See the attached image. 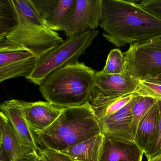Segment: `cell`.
<instances>
[{"instance_id": "cell-1", "label": "cell", "mask_w": 161, "mask_h": 161, "mask_svg": "<svg viewBox=\"0 0 161 161\" xmlns=\"http://www.w3.org/2000/svg\"><path fill=\"white\" fill-rule=\"evenodd\" d=\"M100 26L105 39L117 47L161 35V20L132 1L103 0Z\"/></svg>"}, {"instance_id": "cell-2", "label": "cell", "mask_w": 161, "mask_h": 161, "mask_svg": "<svg viewBox=\"0 0 161 161\" xmlns=\"http://www.w3.org/2000/svg\"><path fill=\"white\" fill-rule=\"evenodd\" d=\"M96 71L77 62L56 69L39 86L48 102L60 108L81 106L89 102L95 89Z\"/></svg>"}, {"instance_id": "cell-3", "label": "cell", "mask_w": 161, "mask_h": 161, "mask_svg": "<svg viewBox=\"0 0 161 161\" xmlns=\"http://www.w3.org/2000/svg\"><path fill=\"white\" fill-rule=\"evenodd\" d=\"M101 134L98 121L88 102L81 106L64 108L50 127L35 135L37 144L43 147L41 151L62 152Z\"/></svg>"}, {"instance_id": "cell-4", "label": "cell", "mask_w": 161, "mask_h": 161, "mask_svg": "<svg viewBox=\"0 0 161 161\" xmlns=\"http://www.w3.org/2000/svg\"><path fill=\"white\" fill-rule=\"evenodd\" d=\"M17 24L5 38L28 51L37 60L64 42L44 22L32 0H10Z\"/></svg>"}, {"instance_id": "cell-5", "label": "cell", "mask_w": 161, "mask_h": 161, "mask_svg": "<svg viewBox=\"0 0 161 161\" xmlns=\"http://www.w3.org/2000/svg\"><path fill=\"white\" fill-rule=\"evenodd\" d=\"M98 34V31L94 30L67 38L37 60L33 71L27 79L35 84L41 85L56 69L78 62V58L85 53Z\"/></svg>"}, {"instance_id": "cell-6", "label": "cell", "mask_w": 161, "mask_h": 161, "mask_svg": "<svg viewBox=\"0 0 161 161\" xmlns=\"http://www.w3.org/2000/svg\"><path fill=\"white\" fill-rule=\"evenodd\" d=\"M95 89L89 99L92 108L139 91V80L125 75L95 73Z\"/></svg>"}, {"instance_id": "cell-7", "label": "cell", "mask_w": 161, "mask_h": 161, "mask_svg": "<svg viewBox=\"0 0 161 161\" xmlns=\"http://www.w3.org/2000/svg\"><path fill=\"white\" fill-rule=\"evenodd\" d=\"M123 54L124 75L144 80L161 73V48L135 44Z\"/></svg>"}, {"instance_id": "cell-8", "label": "cell", "mask_w": 161, "mask_h": 161, "mask_svg": "<svg viewBox=\"0 0 161 161\" xmlns=\"http://www.w3.org/2000/svg\"><path fill=\"white\" fill-rule=\"evenodd\" d=\"M37 59L31 53L6 38L0 40V82L17 77L27 79L36 66Z\"/></svg>"}, {"instance_id": "cell-9", "label": "cell", "mask_w": 161, "mask_h": 161, "mask_svg": "<svg viewBox=\"0 0 161 161\" xmlns=\"http://www.w3.org/2000/svg\"><path fill=\"white\" fill-rule=\"evenodd\" d=\"M102 8L103 0H77L73 17L64 31L67 38L97 29L101 21Z\"/></svg>"}, {"instance_id": "cell-10", "label": "cell", "mask_w": 161, "mask_h": 161, "mask_svg": "<svg viewBox=\"0 0 161 161\" xmlns=\"http://www.w3.org/2000/svg\"><path fill=\"white\" fill-rule=\"evenodd\" d=\"M133 99L125 107L98 120L102 134L116 139L135 142L132 130Z\"/></svg>"}, {"instance_id": "cell-11", "label": "cell", "mask_w": 161, "mask_h": 161, "mask_svg": "<svg viewBox=\"0 0 161 161\" xmlns=\"http://www.w3.org/2000/svg\"><path fill=\"white\" fill-rule=\"evenodd\" d=\"M21 103L26 121L35 134L43 131L50 127L64 109L47 101L27 102L21 101Z\"/></svg>"}, {"instance_id": "cell-12", "label": "cell", "mask_w": 161, "mask_h": 161, "mask_svg": "<svg viewBox=\"0 0 161 161\" xmlns=\"http://www.w3.org/2000/svg\"><path fill=\"white\" fill-rule=\"evenodd\" d=\"M143 154L135 142L104 136L98 161H142Z\"/></svg>"}, {"instance_id": "cell-13", "label": "cell", "mask_w": 161, "mask_h": 161, "mask_svg": "<svg viewBox=\"0 0 161 161\" xmlns=\"http://www.w3.org/2000/svg\"><path fill=\"white\" fill-rule=\"evenodd\" d=\"M1 112L9 119L22 142L35 153L39 154L40 149L35 135L28 125L24 117L21 101L12 99L2 103Z\"/></svg>"}, {"instance_id": "cell-14", "label": "cell", "mask_w": 161, "mask_h": 161, "mask_svg": "<svg viewBox=\"0 0 161 161\" xmlns=\"http://www.w3.org/2000/svg\"><path fill=\"white\" fill-rule=\"evenodd\" d=\"M0 117L1 158L14 161L20 156L34 153L22 142L9 119L2 112Z\"/></svg>"}, {"instance_id": "cell-15", "label": "cell", "mask_w": 161, "mask_h": 161, "mask_svg": "<svg viewBox=\"0 0 161 161\" xmlns=\"http://www.w3.org/2000/svg\"><path fill=\"white\" fill-rule=\"evenodd\" d=\"M77 0H50L42 19L53 31H64L72 19Z\"/></svg>"}, {"instance_id": "cell-16", "label": "cell", "mask_w": 161, "mask_h": 161, "mask_svg": "<svg viewBox=\"0 0 161 161\" xmlns=\"http://www.w3.org/2000/svg\"><path fill=\"white\" fill-rule=\"evenodd\" d=\"M159 129V109L157 101L139 122L135 142L145 151L155 140Z\"/></svg>"}, {"instance_id": "cell-17", "label": "cell", "mask_w": 161, "mask_h": 161, "mask_svg": "<svg viewBox=\"0 0 161 161\" xmlns=\"http://www.w3.org/2000/svg\"><path fill=\"white\" fill-rule=\"evenodd\" d=\"M104 136L101 134L60 152L75 161H98Z\"/></svg>"}, {"instance_id": "cell-18", "label": "cell", "mask_w": 161, "mask_h": 161, "mask_svg": "<svg viewBox=\"0 0 161 161\" xmlns=\"http://www.w3.org/2000/svg\"><path fill=\"white\" fill-rule=\"evenodd\" d=\"M156 102L157 100L153 98L139 94L133 98L132 114L133 133L134 138L139 122Z\"/></svg>"}, {"instance_id": "cell-19", "label": "cell", "mask_w": 161, "mask_h": 161, "mask_svg": "<svg viewBox=\"0 0 161 161\" xmlns=\"http://www.w3.org/2000/svg\"><path fill=\"white\" fill-rule=\"evenodd\" d=\"M0 40L5 38L17 24L16 14L10 0L0 1Z\"/></svg>"}, {"instance_id": "cell-20", "label": "cell", "mask_w": 161, "mask_h": 161, "mask_svg": "<svg viewBox=\"0 0 161 161\" xmlns=\"http://www.w3.org/2000/svg\"><path fill=\"white\" fill-rule=\"evenodd\" d=\"M138 94V93L129 94L99 107L92 108L97 119V120H99L103 118L109 116L114 114L119 110L125 107Z\"/></svg>"}, {"instance_id": "cell-21", "label": "cell", "mask_w": 161, "mask_h": 161, "mask_svg": "<svg viewBox=\"0 0 161 161\" xmlns=\"http://www.w3.org/2000/svg\"><path fill=\"white\" fill-rule=\"evenodd\" d=\"M125 59L124 54L119 49H114L109 53L105 66L101 73L105 74L124 75Z\"/></svg>"}, {"instance_id": "cell-22", "label": "cell", "mask_w": 161, "mask_h": 161, "mask_svg": "<svg viewBox=\"0 0 161 161\" xmlns=\"http://www.w3.org/2000/svg\"><path fill=\"white\" fill-rule=\"evenodd\" d=\"M139 86L138 94L161 101V85L139 80Z\"/></svg>"}, {"instance_id": "cell-23", "label": "cell", "mask_w": 161, "mask_h": 161, "mask_svg": "<svg viewBox=\"0 0 161 161\" xmlns=\"http://www.w3.org/2000/svg\"><path fill=\"white\" fill-rule=\"evenodd\" d=\"M157 103L159 109V132L154 141L144 151L147 159L161 153V101H157Z\"/></svg>"}, {"instance_id": "cell-24", "label": "cell", "mask_w": 161, "mask_h": 161, "mask_svg": "<svg viewBox=\"0 0 161 161\" xmlns=\"http://www.w3.org/2000/svg\"><path fill=\"white\" fill-rule=\"evenodd\" d=\"M139 5L144 9L161 20V0H144Z\"/></svg>"}, {"instance_id": "cell-25", "label": "cell", "mask_w": 161, "mask_h": 161, "mask_svg": "<svg viewBox=\"0 0 161 161\" xmlns=\"http://www.w3.org/2000/svg\"><path fill=\"white\" fill-rule=\"evenodd\" d=\"M40 153L47 161H75L62 153L49 149H45Z\"/></svg>"}, {"instance_id": "cell-26", "label": "cell", "mask_w": 161, "mask_h": 161, "mask_svg": "<svg viewBox=\"0 0 161 161\" xmlns=\"http://www.w3.org/2000/svg\"><path fill=\"white\" fill-rule=\"evenodd\" d=\"M136 45L161 48V35L156 36V37H154V38H152V39H149V40L137 43V44H136Z\"/></svg>"}, {"instance_id": "cell-27", "label": "cell", "mask_w": 161, "mask_h": 161, "mask_svg": "<svg viewBox=\"0 0 161 161\" xmlns=\"http://www.w3.org/2000/svg\"><path fill=\"white\" fill-rule=\"evenodd\" d=\"M38 154L34 153H29L20 156L16 159L14 161H36Z\"/></svg>"}, {"instance_id": "cell-28", "label": "cell", "mask_w": 161, "mask_h": 161, "mask_svg": "<svg viewBox=\"0 0 161 161\" xmlns=\"http://www.w3.org/2000/svg\"><path fill=\"white\" fill-rule=\"evenodd\" d=\"M144 80L161 85V73L156 75L154 77L150 78L147 80Z\"/></svg>"}, {"instance_id": "cell-29", "label": "cell", "mask_w": 161, "mask_h": 161, "mask_svg": "<svg viewBox=\"0 0 161 161\" xmlns=\"http://www.w3.org/2000/svg\"><path fill=\"white\" fill-rule=\"evenodd\" d=\"M147 161H161V153L156 156L147 159Z\"/></svg>"}, {"instance_id": "cell-30", "label": "cell", "mask_w": 161, "mask_h": 161, "mask_svg": "<svg viewBox=\"0 0 161 161\" xmlns=\"http://www.w3.org/2000/svg\"><path fill=\"white\" fill-rule=\"evenodd\" d=\"M36 161H46L45 158H44V156L41 154L40 153H39V154H38V157H37V160Z\"/></svg>"}]
</instances>
